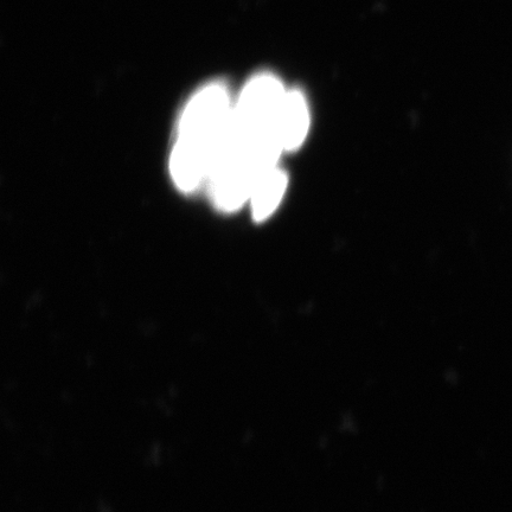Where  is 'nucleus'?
Returning <instances> with one entry per match:
<instances>
[{"label":"nucleus","instance_id":"nucleus-1","mask_svg":"<svg viewBox=\"0 0 512 512\" xmlns=\"http://www.w3.org/2000/svg\"><path fill=\"white\" fill-rule=\"evenodd\" d=\"M233 112L226 87L213 83L202 88L185 107L176 144L202 153L216 165L232 126Z\"/></svg>","mask_w":512,"mask_h":512},{"label":"nucleus","instance_id":"nucleus-2","mask_svg":"<svg viewBox=\"0 0 512 512\" xmlns=\"http://www.w3.org/2000/svg\"><path fill=\"white\" fill-rule=\"evenodd\" d=\"M286 92L274 75L256 76L247 83L234 105L233 125L242 132L270 133L275 137V119Z\"/></svg>","mask_w":512,"mask_h":512},{"label":"nucleus","instance_id":"nucleus-3","mask_svg":"<svg viewBox=\"0 0 512 512\" xmlns=\"http://www.w3.org/2000/svg\"><path fill=\"white\" fill-rule=\"evenodd\" d=\"M310 110L297 89H287L275 119L274 133L281 151H294L303 145L310 131Z\"/></svg>","mask_w":512,"mask_h":512},{"label":"nucleus","instance_id":"nucleus-4","mask_svg":"<svg viewBox=\"0 0 512 512\" xmlns=\"http://www.w3.org/2000/svg\"><path fill=\"white\" fill-rule=\"evenodd\" d=\"M287 185V175L278 166L259 177L249 197L255 221H265L273 215L283 201Z\"/></svg>","mask_w":512,"mask_h":512}]
</instances>
